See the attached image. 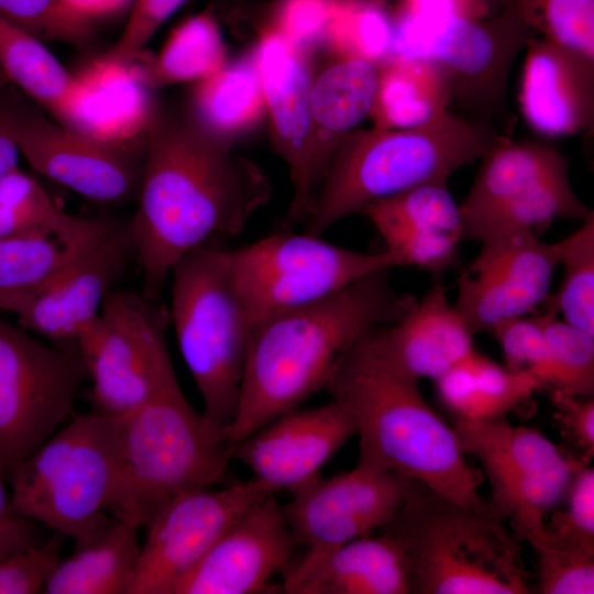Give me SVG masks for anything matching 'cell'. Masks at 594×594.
Returning <instances> with one entry per match:
<instances>
[{"label": "cell", "mask_w": 594, "mask_h": 594, "mask_svg": "<svg viewBox=\"0 0 594 594\" xmlns=\"http://www.w3.org/2000/svg\"><path fill=\"white\" fill-rule=\"evenodd\" d=\"M89 219L73 234L44 233L0 239V310L13 312L41 290L100 227Z\"/></svg>", "instance_id": "32"}, {"label": "cell", "mask_w": 594, "mask_h": 594, "mask_svg": "<svg viewBox=\"0 0 594 594\" xmlns=\"http://www.w3.org/2000/svg\"><path fill=\"white\" fill-rule=\"evenodd\" d=\"M226 53L218 21L207 9L175 28L155 56L140 55L132 65L154 89L212 75L227 64Z\"/></svg>", "instance_id": "33"}, {"label": "cell", "mask_w": 594, "mask_h": 594, "mask_svg": "<svg viewBox=\"0 0 594 594\" xmlns=\"http://www.w3.org/2000/svg\"><path fill=\"white\" fill-rule=\"evenodd\" d=\"M337 56L312 77L310 86L314 121L331 156L342 138L370 117L381 66L362 58Z\"/></svg>", "instance_id": "30"}, {"label": "cell", "mask_w": 594, "mask_h": 594, "mask_svg": "<svg viewBox=\"0 0 594 594\" xmlns=\"http://www.w3.org/2000/svg\"><path fill=\"white\" fill-rule=\"evenodd\" d=\"M503 136L492 123L450 111L417 128L355 129L333 153L305 232L320 235L371 204L417 186H448L454 172L481 160Z\"/></svg>", "instance_id": "4"}, {"label": "cell", "mask_w": 594, "mask_h": 594, "mask_svg": "<svg viewBox=\"0 0 594 594\" xmlns=\"http://www.w3.org/2000/svg\"><path fill=\"white\" fill-rule=\"evenodd\" d=\"M234 444L187 400L179 384L119 417L112 518L146 528L172 498L222 480Z\"/></svg>", "instance_id": "6"}, {"label": "cell", "mask_w": 594, "mask_h": 594, "mask_svg": "<svg viewBox=\"0 0 594 594\" xmlns=\"http://www.w3.org/2000/svg\"><path fill=\"white\" fill-rule=\"evenodd\" d=\"M367 334L326 386L354 420L356 464L408 477L462 506L487 512L480 492L483 473L468 461L453 426L427 403L417 381L376 354Z\"/></svg>", "instance_id": "3"}, {"label": "cell", "mask_w": 594, "mask_h": 594, "mask_svg": "<svg viewBox=\"0 0 594 594\" xmlns=\"http://www.w3.org/2000/svg\"><path fill=\"white\" fill-rule=\"evenodd\" d=\"M144 143L138 207L128 228L142 295L156 302L176 263L210 240L240 233L270 200L272 184L189 112L155 105Z\"/></svg>", "instance_id": "1"}, {"label": "cell", "mask_w": 594, "mask_h": 594, "mask_svg": "<svg viewBox=\"0 0 594 594\" xmlns=\"http://www.w3.org/2000/svg\"><path fill=\"white\" fill-rule=\"evenodd\" d=\"M229 252L213 239L180 258L169 275L168 311L179 351L202 397V415L227 438L253 332L232 280Z\"/></svg>", "instance_id": "7"}, {"label": "cell", "mask_w": 594, "mask_h": 594, "mask_svg": "<svg viewBox=\"0 0 594 594\" xmlns=\"http://www.w3.org/2000/svg\"><path fill=\"white\" fill-rule=\"evenodd\" d=\"M65 536H53L16 553L0 559V594L42 593L61 561Z\"/></svg>", "instance_id": "46"}, {"label": "cell", "mask_w": 594, "mask_h": 594, "mask_svg": "<svg viewBox=\"0 0 594 594\" xmlns=\"http://www.w3.org/2000/svg\"><path fill=\"white\" fill-rule=\"evenodd\" d=\"M8 84H9L8 80L6 79V77L0 72V89L2 87L7 86Z\"/></svg>", "instance_id": "56"}, {"label": "cell", "mask_w": 594, "mask_h": 594, "mask_svg": "<svg viewBox=\"0 0 594 594\" xmlns=\"http://www.w3.org/2000/svg\"><path fill=\"white\" fill-rule=\"evenodd\" d=\"M468 9L474 14L480 15L479 10L482 9L483 4L488 0H462Z\"/></svg>", "instance_id": "54"}, {"label": "cell", "mask_w": 594, "mask_h": 594, "mask_svg": "<svg viewBox=\"0 0 594 594\" xmlns=\"http://www.w3.org/2000/svg\"><path fill=\"white\" fill-rule=\"evenodd\" d=\"M89 219L65 211L19 167L0 182V239L44 233L73 234L80 231Z\"/></svg>", "instance_id": "37"}, {"label": "cell", "mask_w": 594, "mask_h": 594, "mask_svg": "<svg viewBox=\"0 0 594 594\" xmlns=\"http://www.w3.org/2000/svg\"><path fill=\"white\" fill-rule=\"evenodd\" d=\"M7 87L8 85L0 89V182L19 167L20 152L15 133L25 110L19 97Z\"/></svg>", "instance_id": "51"}, {"label": "cell", "mask_w": 594, "mask_h": 594, "mask_svg": "<svg viewBox=\"0 0 594 594\" xmlns=\"http://www.w3.org/2000/svg\"><path fill=\"white\" fill-rule=\"evenodd\" d=\"M186 0H134L128 23L117 43L101 57L122 65L132 64L151 37Z\"/></svg>", "instance_id": "47"}, {"label": "cell", "mask_w": 594, "mask_h": 594, "mask_svg": "<svg viewBox=\"0 0 594 594\" xmlns=\"http://www.w3.org/2000/svg\"><path fill=\"white\" fill-rule=\"evenodd\" d=\"M556 248L562 279L543 304L562 320L594 334V212Z\"/></svg>", "instance_id": "38"}, {"label": "cell", "mask_w": 594, "mask_h": 594, "mask_svg": "<svg viewBox=\"0 0 594 594\" xmlns=\"http://www.w3.org/2000/svg\"><path fill=\"white\" fill-rule=\"evenodd\" d=\"M473 336L437 280L398 320L373 329L367 338L387 365L418 382L436 381L466 356L474 349Z\"/></svg>", "instance_id": "23"}, {"label": "cell", "mask_w": 594, "mask_h": 594, "mask_svg": "<svg viewBox=\"0 0 594 594\" xmlns=\"http://www.w3.org/2000/svg\"><path fill=\"white\" fill-rule=\"evenodd\" d=\"M273 493L252 479L180 494L146 527L124 594H175L178 584L253 504Z\"/></svg>", "instance_id": "15"}, {"label": "cell", "mask_w": 594, "mask_h": 594, "mask_svg": "<svg viewBox=\"0 0 594 594\" xmlns=\"http://www.w3.org/2000/svg\"><path fill=\"white\" fill-rule=\"evenodd\" d=\"M0 18L42 41L82 44L91 35V21L65 0H0Z\"/></svg>", "instance_id": "43"}, {"label": "cell", "mask_w": 594, "mask_h": 594, "mask_svg": "<svg viewBox=\"0 0 594 594\" xmlns=\"http://www.w3.org/2000/svg\"><path fill=\"white\" fill-rule=\"evenodd\" d=\"M16 553L13 552L1 539H0V559L9 554Z\"/></svg>", "instance_id": "55"}, {"label": "cell", "mask_w": 594, "mask_h": 594, "mask_svg": "<svg viewBox=\"0 0 594 594\" xmlns=\"http://www.w3.org/2000/svg\"><path fill=\"white\" fill-rule=\"evenodd\" d=\"M542 594H593L594 551L566 544L540 530L530 536Z\"/></svg>", "instance_id": "42"}, {"label": "cell", "mask_w": 594, "mask_h": 594, "mask_svg": "<svg viewBox=\"0 0 594 594\" xmlns=\"http://www.w3.org/2000/svg\"><path fill=\"white\" fill-rule=\"evenodd\" d=\"M411 483L408 477L358 464L329 477L318 476L282 505L302 550L295 558H316L380 530L403 506Z\"/></svg>", "instance_id": "16"}, {"label": "cell", "mask_w": 594, "mask_h": 594, "mask_svg": "<svg viewBox=\"0 0 594 594\" xmlns=\"http://www.w3.org/2000/svg\"><path fill=\"white\" fill-rule=\"evenodd\" d=\"M134 253L128 226L105 220L55 276L12 312L52 342H76Z\"/></svg>", "instance_id": "19"}, {"label": "cell", "mask_w": 594, "mask_h": 594, "mask_svg": "<svg viewBox=\"0 0 594 594\" xmlns=\"http://www.w3.org/2000/svg\"><path fill=\"white\" fill-rule=\"evenodd\" d=\"M355 433L348 408L332 399L270 421L234 444L233 459L273 493L293 494L320 476L322 466Z\"/></svg>", "instance_id": "21"}, {"label": "cell", "mask_w": 594, "mask_h": 594, "mask_svg": "<svg viewBox=\"0 0 594 594\" xmlns=\"http://www.w3.org/2000/svg\"><path fill=\"white\" fill-rule=\"evenodd\" d=\"M563 509L552 510L542 530L561 542L594 551V469L582 460L563 498Z\"/></svg>", "instance_id": "44"}, {"label": "cell", "mask_w": 594, "mask_h": 594, "mask_svg": "<svg viewBox=\"0 0 594 594\" xmlns=\"http://www.w3.org/2000/svg\"><path fill=\"white\" fill-rule=\"evenodd\" d=\"M86 378L76 342L50 344L0 318V465L6 475L67 419Z\"/></svg>", "instance_id": "12"}, {"label": "cell", "mask_w": 594, "mask_h": 594, "mask_svg": "<svg viewBox=\"0 0 594 594\" xmlns=\"http://www.w3.org/2000/svg\"><path fill=\"white\" fill-rule=\"evenodd\" d=\"M75 76L73 94L56 122L106 143L144 141L155 103L132 64L100 57Z\"/></svg>", "instance_id": "24"}, {"label": "cell", "mask_w": 594, "mask_h": 594, "mask_svg": "<svg viewBox=\"0 0 594 594\" xmlns=\"http://www.w3.org/2000/svg\"><path fill=\"white\" fill-rule=\"evenodd\" d=\"M392 268L371 273L319 300L266 318L252 332L235 418V444L298 409L371 330L398 320L416 301L397 292Z\"/></svg>", "instance_id": "2"}, {"label": "cell", "mask_w": 594, "mask_h": 594, "mask_svg": "<svg viewBox=\"0 0 594 594\" xmlns=\"http://www.w3.org/2000/svg\"><path fill=\"white\" fill-rule=\"evenodd\" d=\"M0 72L56 121L76 85L42 40L0 18Z\"/></svg>", "instance_id": "34"}, {"label": "cell", "mask_w": 594, "mask_h": 594, "mask_svg": "<svg viewBox=\"0 0 594 594\" xmlns=\"http://www.w3.org/2000/svg\"><path fill=\"white\" fill-rule=\"evenodd\" d=\"M188 112L206 130L230 142L254 128L267 113L254 58L226 64L196 81Z\"/></svg>", "instance_id": "31"}, {"label": "cell", "mask_w": 594, "mask_h": 594, "mask_svg": "<svg viewBox=\"0 0 594 594\" xmlns=\"http://www.w3.org/2000/svg\"><path fill=\"white\" fill-rule=\"evenodd\" d=\"M519 105L543 138L588 132L594 121V58L534 36L526 46Z\"/></svg>", "instance_id": "22"}, {"label": "cell", "mask_w": 594, "mask_h": 594, "mask_svg": "<svg viewBox=\"0 0 594 594\" xmlns=\"http://www.w3.org/2000/svg\"><path fill=\"white\" fill-rule=\"evenodd\" d=\"M332 3L333 0H283L272 28L309 50L323 38Z\"/></svg>", "instance_id": "48"}, {"label": "cell", "mask_w": 594, "mask_h": 594, "mask_svg": "<svg viewBox=\"0 0 594 594\" xmlns=\"http://www.w3.org/2000/svg\"><path fill=\"white\" fill-rule=\"evenodd\" d=\"M475 258L458 278L454 307L473 332L532 312L549 296L558 266L556 243L530 233L481 241Z\"/></svg>", "instance_id": "17"}, {"label": "cell", "mask_w": 594, "mask_h": 594, "mask_svg": "<svg viewBox=\"0 0 594 594\" xmlns=\"http://www.w3.org/2000/svg\"><path fill=\"white\" fill-rule=\"evenodd\" d=\"M168 322V311L142 294H108L76 340L92 410L121 417L179 384L165 339Z\"/></svg>", "instance_id": "9"}, {"label": "cell", "mask_w": 594, "mask_h": 594, "mask_svg": "<svg viewBox=\"0 0 594 594\" xmlns=\"http://www.w3.org/2000/svg\"><path fill=\"white\" fill-rule=\"evenodd\" d=\"M298 549L282 506L267 494L228 528L175 594L280 593L273 580Z\"/></svg>", "instance_id": "20"}, {"label": "cell", "mask_w": 594, "mask_h": 594, "mask_svg": "<svg viewBox=\"0 0 594 594\" xmlns=\"http://www.w3.org/2000/svg\"><path fill=\"white\" fill-rule=\"evenodd\" d=\"M553 417L564 438L579 458L590 461L594 457V400L571 393L552 389Z\"/></svg>", "instance_id": "49"}, {"label": "cell", "mask_w": 594, "mask_h": 594, "mask_svg": "<svg viewBox=\"0 0 594 594\" xmlns=\"http://www.w3.org/2000/svg\"><path fill=\"white\" fill-rule=\"evenodd\" d=\"M280 593L410 594L411 583L402 549L380 531L316 558H295L282 575Z\"/></svg>", "instance_id": "25"}, {"label": "cell", "mask_w": 594, "mask_h": 594, "mask_svg": "<svg viewBox=\"0 0 594 594\" xmlns=\"http://www.w3.org/2000/svg\"><path fill=\"white\" fill-rule=\"evenodd\" d=\"M435 382L441 404L453 419L464 420L505 418L544 388L532 376L513 372L475 348Z\"/></svg>", "instance_id": "27"}, {"label": "cell", "mask_w": 594, "mask_h": 594, "mask_svg": "<svg viewBox=\"0 0 594 594\" xmlns=\"http://www.w3.org/2000/svg\"><path fill=\"white\" fill-rule=\"evenodd\" d=\"M253 58L264 88L272 146L287 165L293 185L288 216L307 223L332 158L311 112L309 50L271 26L262 33Z\"/></svg>", "instance_id": "14"}, {"label": "cell", "mask_w": 594, "mask_h": 594, "mask_svg": "<svg viewBox=\"0 0 594 594\" xmlns=\"http://www.w3.org/2000/svg\"><path fill=\"white\" fill-rule=\"evenodd\" d=\"M540 316L550 362V387L593 397L594 334L568 323L551 310Z\"/></svg>", "instance_id": "40"}, {"label": "cell", "mask_w": 594, "mask_h": 594, "mask_svg": "<svg viewBox=\"0 0 594 594\" xmlns=\"http://www.w3.org/2000/svg\"><path fill=\"white\" fill-rule=\"evenodd\" d=\"M323 40L336 55L382 65L394 54V20L381 0H333Z\"/></svg>", "instance_id": "39"}, {"label": "cell", "mask_w": 594, "mask_h": 594, "mask_svg": "<svg viewBox=\"0 0 594 594\" xmlns=\"http://www.w3.org/2000/svg\"><path fill=\"white\" fill-rule=\"evenodd\" d=\"M378 531L402 549L414 594H526L531 574L519 539L490 510L450 501L413 481Z\"/></svg>", "instance_id": "5"}, {"label": "cell", "mask_w": 594, "mask_h": 594, "mask_svg": "<svg viewBox=\"0 0 594 594\" xmlns=\"http://www.w3.org/2000/svg\"><path fill=\"white\" fill-rule=\"evenodd\" d=\"M139 529L112 518L96 538L61 559L42 593L124 594L141 548Z\"/></svg>", "instance_id": "29"}, {"label": "cell", "mask_w": 594, "mask_h": 594, "mask_svg": "<svg viewBox=\"0 0 594 594\" xmlns=\"http://www.w3.org/2000/svg\"><path fill=\"white\" fill-rule=\"evenodd\" d=\"M363 212L381 237L388 233H448L463 238L460 206L448 186H417L377 200Z\"/></svg>", "instance_id": "36"}, {"label": "cell", "mask_w": 594, "mask_h": 594, "mask_svg": "<svg viewBox=\"0 0 594 594\" xmlns=\"http://www.w3.org/2000/svg\"><path fill=\"white\" fill-rule=\"evenodd\" d=\"M491 333L501 346L507 369L530 375L543 387H550V362L540 315L505 320Z\"/></svg>", "instance_id": "45"}, {"label": "cell", "mask_w": 594, "mask_h": 594, "mask_svg": "<svg viewBox=\"0 0 594 594\" xmlns=\"http://www.w3.org/2000/svg\"><path fill=\"white\" fill-rule=\"evenodd\" d=\"M510 8L541 38L594 58V0H513Z\"/></svg>", "instance_id": "41"}, {"label": "cell", "mask_w": 594, "mask_h": 594, "mask_svg": "<svg viewBox=\"0 0 594 594\" xmlns=\"http://www.w3.org/2000/svg\"><path fill=\"white\" fill-rule=\"evenodd\" d=\"M568 165L553 145L542 141L499 139L481 158L474 180L460 206L463 238H475L495 212L541 179Z\"/></svg>", "instance_id": "26"}, {"label": "cell", "mask_w": 594, "mask_h": 594, "mask_svg": "<svg viewBox=\"0 0 594 594\" xmlns=\"http://www.w3.org/2000/svg\"><path fill=\"white\" fill-rule=\"evenodd\" d=\"M15 140L32 168L91 201L119 205L136 198L144 141H97L26 108Z\"/></svg>", "instance_id": "18"}, {"label": "cell", "mask_w": 594, "mask_h": 594, "mask_svg": "<svg viewBox=\"0 0 594 594\" xmlns=\"http://www.w3.org/2000/svg\"><path fill=\"white\" fill-rule=\"evenodd\" d=\"M593 213L575 194L568 165L554 170L488 218L474 240L530 233L538 235L558 219L584 221Z\"/></svg>", "instance_id": "35"}, {"label": "cell", "mask_w": 594, "mask_h": 594, "mask_svg": "<svg viewBox=\"0 0 594 594\" xmlns=\"http://www.w3.org/2000/svg\"><path fill=\"white\" fill-rule=\"evenodd\" d=\"M6 473L0 465V539L13 551L20 552L40 543L35 521L16 515L4 488Z\"/></svg>", "instance_id": "52"}, {"label": "cell", "mask_w": 594, "mask_h": 594, "mask_svg": "<svg viewBox=\"0 0 594 594\" xmlns=\"http://www.w3.org/2000/svg\"><path fill=\"white\" fill-rule=\"evenodd\" d=\"M457 14L474 15L462 0H400L394 21L404 32L422 34Z\"/></svg>", "instance_id": "50"}, {"label": "cell", "mask_w": 594, "mask_h": 594, "mask_svg": "<svg viewBox=\"0 0 594 594\" xmlns=\"http://www.w3.org/2000/svg\"><path fill=\"white\" fill-rule=\"evenodd\" d=\"M79 15L91 21L94 18L110 15L123 10L134 0H65Z\"/></svg>", "instance_id": "53"}, {"label": "cell", "mask_w": 594, "mask_h": 594, "mask_svg": "<svg viewBox=\"0 0 594 594\" xmlns=\"http://www.w3.org/2000/svg\"><path fill=\"white\" fill-rule=\"evenodd\" d=\"M451 102L448 81L433 62L393 55L380 66L370 117L380 129L417 128L444 114Z\"/></svg>", "instance_id": "28"}, {"label": "cell", "mask_w": 594, "mask_h": 594, "mask_svg": "<svg viewBox=\"0 0 594 594\" xmlns=\"http://www.w3.org/2000/svg\"><path fill=\"white\" fill-rule=\"evenodd\" d=\"M534 36L510 7L490 19L457 14L420 38L415 58L440 68L462 116L493 124L507 114L510 70Z\"/></svg>", "instance_id": "13"}, {"label": "cell", "mask_w": 594, "mask_h": 594, "mask_svg": "<svg viewBox=\"0 0 594 594\" xmlns=\"http://www.w3.org/2000/svg\"><path fill=\"white\" fill-rule=\"evenodd\" d=\"M229 265L254 329L271 316L324 298L371 273L402 263L386 249L355 251L305 232L277 233L230 250Z\"/></svg>", "instance_id": "10"}, {"label": "cell", "mask_w": 594, "mask_h": 594, "mask_svg": "<svg viewBox=\"0 0 594 594\" xmlns=\"http://www.w3.org/2000/svg\"><path fill=\"white\" fill-rule=\"evenodd\" d=\"M118 462L119 417L73 416L11 473V508L84 546L110 522Z\"/></svg>", "instance_id": "8"}, {"label": "cell", "mask_w": 594, "mask_h": 594, "mask_svg": "<svg viewBox=\"0 0 594 594\" xmlns=\"http://www.w3.org/2000/svg\"><path fill=\"white\" fill-rule=\"evenodd\" d=\"M452 426L463 452L477 460L488 481L490 513L526 541L563 502L583 459L540 431L514 426L505 418L453 419Z\"/></svg>", "instance_id": "11"}]
</instances>
